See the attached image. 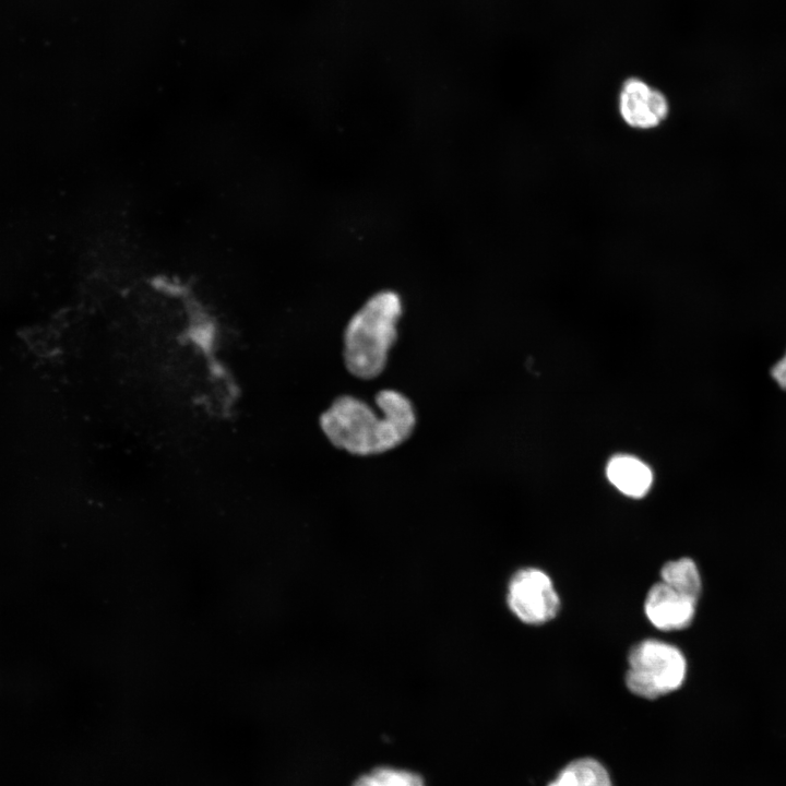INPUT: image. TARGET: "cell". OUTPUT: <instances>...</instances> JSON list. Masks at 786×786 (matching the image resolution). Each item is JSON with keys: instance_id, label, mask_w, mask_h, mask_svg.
I'll return each instance as SVG.
<instances>
[{"instance_id": "6da1fadb", "label": "cell", "mask_w": 786, "mask_h": 786, "mask_svg": "<svg viewBox=\"0 0 786 786\" xmlns=\"http://www.w3.org/2000/svg\"><path fill=\"white\" fill-rule=\"evenodd\" d=\"M376 403L381 416L360 398L337 397L320 417L330 442L355 455L380 454L405 442L416 426L410 400L395 390H382Z\"/></svg>"}, {"instance_id": "7a4b0ae2", "label": "cell", "mask_w": 786, "mask_h": 786, "mask_svg": "<svg viewBox=\"0 0 786 786\" xmlns=\"http://www.w3.org/2000/svg\"><path fill=\"white\" fill-rule=\"evenodd\" d=\"M403 312L401 297L393 290L371 296L350 318L344 331V361L355 377L370 380L385 368L397 338Z\"/></svg>"}, {"instance_id": "3957f363", "label": "cell", "mask_w": 786, "mask_h": 786, "mask_svg": "<svg viewBox=\"0 0 786 786\" xmlns=\"http://www.w3.org/2000/svg\"><path fill=\"white\" fill-rule=\"evenodd\" d=\"M628 665V689L638 696L651 700L677 690L687 672V662L681 651L657 640H645L633 646Z\"/></svg>"}, {"instance_id": "277c9868", "label": "cell", "mask_w": 786, "mask_h": 786, "mask_svg": "<svg viewBox=\"0 0 786 786\" xmlns=\"http://www.w3.org/2000/svg\"><path fill=\"white\" fill-rule=\"evenodd\" d=\"M507 602L519 620L534 626L552 620L560 607L551 579L536 568L521 569L513 574L508 585Z\"/></svg>"}, {"instance_id": "5b68a950", "label": "cell", "mask_w": 786, "mask_h": 786, "mask_svg": "<svg viewBox=\"0 0 786 786\" xmlns=\"http://www.w3.org/2000/svg\"><path fill=\"white\" fill-rule=\"evenodd\" d=\"M618 107L622 120L639 130L658 127L669 114V103L664 93L636 76L622 83Z\"/></svg>"}, {"instance_id": "8992f818", "label": "cell", "mask_w": 786, "mask_h": 786, "mask_svg": "<svg viewBox=\"0 0 786 786\" xmlns=\"http://www.w3.org/2000/svg\"><path fill=\"white\" fill-rule=\"evenodd\" d=\"M696 603L660 581L650 588L644 611L655 628L663 631L681 630L691 623Z\"/></svg>"}, {"instance_id": "52a82bcc", "label": "cell", "mask_w": 786, "mask_h": 786, "mask_svg": "<svg viewBox=\"0 0 786 786\" xmlns=\"http://www.w3.org/2000/svg\"><path fill=\"white\" fill-rule=\"evenodd\" d=\"M609 481L623 495L641 498L647 493L653 483L650 467L630 455L612 457L606 468Z\"/></svg>"}, {"instance_id": "ba28073f", "label": "cell", "mask_w": 786, "mask_h": 786, "mask_svg": "<svg viewBox=\"0 0 786 786\" xmlns=\"http://www.w3.org/2000/svg\"><path fill=\"white\" fill-rule=\"evenodd\" d=\"M662 582L698 602L702 583L696 564L690 558L666 562L660 569Z\"/></svg>"}, {"instance_id": "9c48e42d", "label": "cell", "mask_w": 786, "mask_h": 786, "mask_svg": "<svg viewBox=\"0 0 786 786\" xmlns=\"http://www.w3.org/2000/svg\"><path fill=\"white\" fill-rule=\"evenodd\" d=\"M549 786H611V782L599 762L580 759L567 765Z\"/></svg>"}, {"instance_id": "30bf717a", "label": "cell", "mask_w": 786, "mask_h": 786, "mask_svg": "<svg viewBox=\"0 0 786 786\" xmlns=\"http://www.w3.org/2000/svg\"><path fill=\"white\" fill-rule=\"evenodd\" d=\"M352 786H426V783L416 772L393 766H378L359 775Z\"/></svg>"}, {"instance_id": "8fae6325", "label": "cell", "mask_w": 786, "mask_h": 786, "mask_svg": "<svg viewBox=\"0 0 786 786\" xmlns=\"http://www.w3.org/2000/svg\"><path fill=\"white\" fill-rule=\"evenodd\" d=\"M771 376L781 389L786 390V352L772 367Z\"/></svg>"}]
</instances>
